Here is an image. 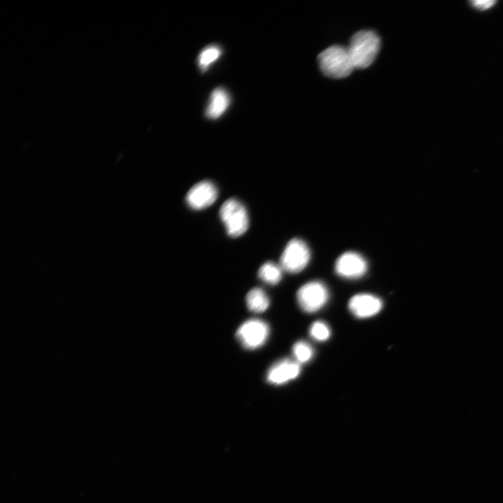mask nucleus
Returning <instances> with one entry per match:
<instances>
[{"instance_id":"obj_6","label":"nucleus","mask_w":503,"mask_h":503,"mask_svg":"<svg viewBox=\"0 0 503 503\" xmlns=\"http://www.w3.org/2000/svg\"><path fill=\"white\" fill-rule=\"evenodd\" d=\"M269 326L264 321L252 319L244 322L238 329L236 337L246 349H254L261 347L269 335Z\"/></svg>"},{"instance_id":"obj_13","label":"nucleus","mask_w":503,"mask_h":503,"mask_svg":"<svg viewBox=\"0 0 503 503\" xmlns=\"http://www.w3.org/2000/svg\"><path fill=\"white\" fill-rule=\"evenodd\" d=\"M282 268L273 262H266L259 268L258 274L259 278L267 284L275 285L282 279Z\"/></svg>"},{"instance_id":"obj_12","label":"nucleus","mask_w":503,"mask_h":503,"mask_svg":"<svg viewBox=\"0 0 503 503\" xmlns=\"http://www.w3.org/2000/svg\"><path fill=\"white\" fill-rule=\"evenodd\" d=\"M246 303L251 312L261 313L268 309L270 300L263 289L254 288L247 294Z\"/></svg>"},{"instance_id":"obj_4","label":"nucleus","mask_w":503,"mask_h":503,"mask_svg":"<svg viewBox=\"0 0 503 503\" xmlns=\"http://www.w3.org/2000/svg\"><path fill=\"white\" fill-rule=\"evenodd\" d=\"M309 259L308 246L303 240L294 238L285 247L280 258V266L288 272L297 273L307 265Z\"/></svg>"},{"instance_id":"obj_7","label":"nucleus","mask_w":503,"mask_h":503,"mask_svg":"<svg viewBox=\"0 0 503 503\" xmlns=\"http://www.w3.org/2000/svg\"><path fill=\"white\" fill-rule=\"evenodd\" d=\"M335 270L340 277L357 279L365 274L367 270V263L360 254L347 252L341 254L336 260Z\"/></svg>"},{"instance_id":"obj_10","label":"nucleus","mask_w":503,"mask_h":503,"mask_svg":"<svg viewBox=\"0 0 503 503\" xmlns=\"http://www.w3.org/2000/svg\"><path fill=\"white\" fill-rule=\"evenodd\" d=\"M300 372V365L296 360L282 359L268 370L266 380L271 384L282 385L296 379Z\"/></svg>"},{"instance_id":"obj_17","label":"nucleus","mask_w":503,"mask_h":503,"mask_svg":"<svg viewBox=\"0 0 503 503\" xmlns=\"http://www.w3.org/2000/svg\"><path fill=\"white\" fill-rule=\"evenodd\" d=\"M496 3L495 1H473L472 6L479 10H486L493 6Z\"/></svg>"},{"instance_id":"obj_14","label":"nucleus","mask_w":503,"mask_h":503,"mask_svg":"<svg viewBox=\"0 0 503 503\" xmlns=\"http://www.w3.org/2000/svg\"><path fill=\"white\" fill-rule=\"evenodd\" d=\"M221 54V48L216 45L205 48L198 57V64L202 71H206Z\"/></svg>"},{"instance_id":"obj_3","label":"nucleus","mask_w":503,"mask_h":503,"mask_svg":"<svg viewBox=\"0 0 503 503\" xmlns=\"http://www.w3.org/2000/svg\"><path fill=\"white\" fill-rule=\"evenodd\" d=\"M219 216L228 235L235 238L247 231L248 214L243 204L237 199L226 200L220 207Z\"/></svg>"},{"instance_id":"obj_9","label":"nucleus","mask_w":503,"mask_h":503,"mask_svg":"<svg viewBox=\"0 0 503 503\" xmlns=\"http://www.w3.org/2000/svg\"><path fill=\"white\" fill-rule=\"evenodd\" d=\"M350 312L357 318L365 319L374 316L380 312L383 303L381 300L370 293H358L349 301Z\"/></svg>"},{"instance_id":"obj_15","label":"nucleus","mask_w":503,"mask_h":503,"mask_svg":"<svg viewBox=\"0 0 503 503\" xmlns=\"http://www.w3.org/2000/svg\"><path fill=\"white\" fill-rule=\"evenodd\" d=\"M292 352L295 360L299 364L305 363L310 360L314 354L311 345L305 341H298L294 344Z\"/></svg>"},{"instance_id":"obj_2","label":"nucleus","mask_w":503,"mask_h":503,"mask_svg":"<svg viewBox=\"0 0 503 503\" xmlns=\"http://www.w3.org/2000/svg\"><path fill=\"white\" fill-rule=\"evenodd\" d=\"M318 59L321 70L330 78H345L354 68L348 48L341 45L326 48L319 54Z\"/></svg>"},{"instance_id":"obj_16","label":"nucleus","mask_w":503,"mask_h":503,"mask_svg":"<svg viewBox=\"0 0 503 503\" xmlns=\"http://www.w3.org/2000/svg\"><path fill=\"white\" fill-rule=\"evenodd\" d=\"M309 335L315 340L326 341L330 335V329L325 322L316 321L311 325Z\"/></svg>"},{"instance_id":"obj_11","label":"nucleus","mask_w":503,"mask_h":503,"mask_svg":"<svg viewBox=\"0 0 503 503\" xmlns=\"http://www.w3.org/2000/svg\"><path fill=\"white\" fill-rule=\"evenodd\" d=\"M230 101V96L224 88L214 89L205 110V116L211 119H218L227 110Z\"/></svg>"},{"instance_id":"obj_1","label":"nucleus","mask_w":503,"mask_h":503,"mask_svg":"<svg viewBox=\"0 0 503 503\" xmlns=\"http://www.w3.org/2000/svg\"><path fill=\"white\" fill-rule=\"evenodd\" d=\"M380 47V38L371 30H362L351 38L347 48L354 68H365L374 61Z\"/></svg>"},{"instance_id":"obj_5","label":"nucleus","mask_w":503,"mask_h":503,"mask_svg":"<svg viewBox=\"0 0 503 503\" xmlns=\"http://www.w3.org/2000/svg\"><path fill=\"white\" fill-rule=\"evenodd\" d=\"M297 300L305 312L313 313L321 309L329 297L327 287L319 281H312L303 284L297 292Z\"/></svg>"},{"instance_id":"obj_8","label":"nucleus","mask_w":503,"mask_h":503,"mask_svg":"<svg viewBox=\"0 0 503 503\" xmlns=\"http://www.w3.org/2000/svg\"><path fill=\"white\" fill-rule=\"evenodd\" d=\"M217 196L216 186L209 180H203L195 184L189 190L186 201L192 209L202 210L214 203Z\"/></svg>"}]
</instances>
